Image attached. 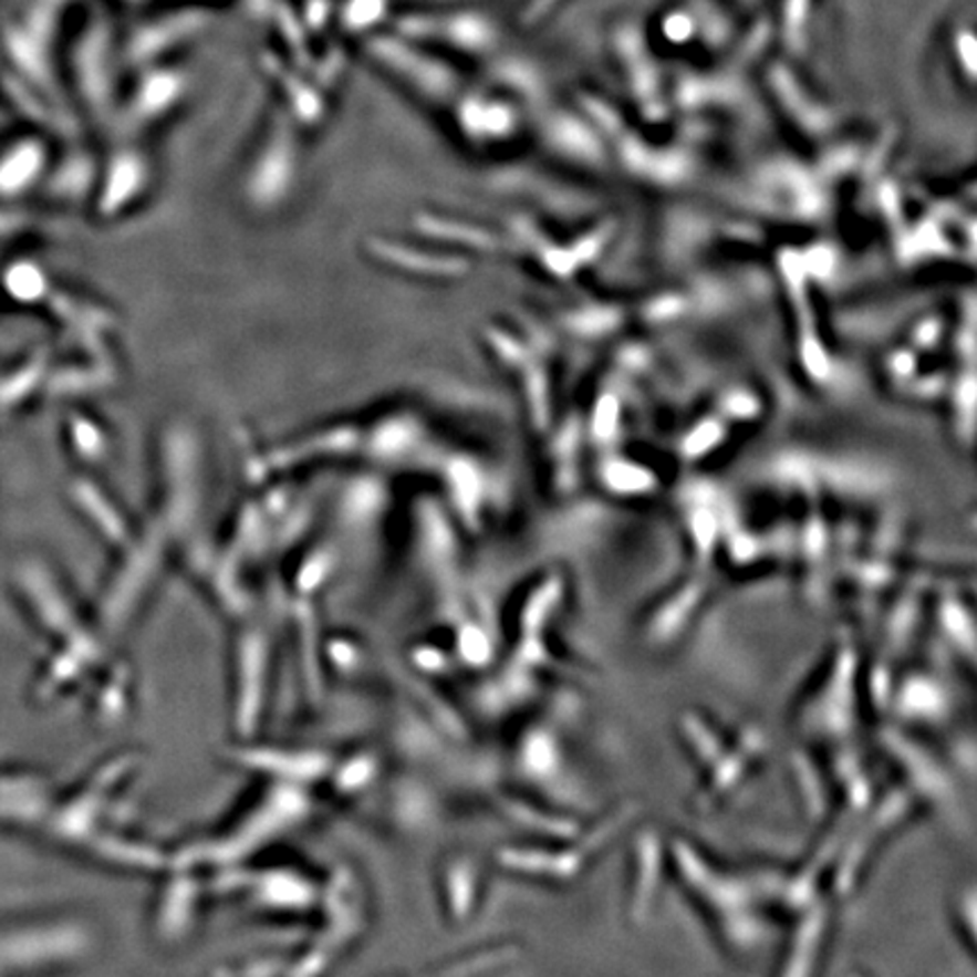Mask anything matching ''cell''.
<instances>
[{"instance_id": "1", "label": "cell", "mask_w": 977, "mask_h": 977, "mask_svg": "<svg viewBox=\"0 0 977 977\" xmlns=\"http://www.w3.org/2000/svg\"><path fill=\"white\" fill-rule=\"evenodd\" d=\"M385 0H351L346 10V23L351 28H367L383 14Z\"/></svg>"}]
</instances>
